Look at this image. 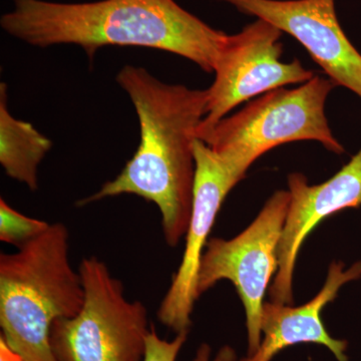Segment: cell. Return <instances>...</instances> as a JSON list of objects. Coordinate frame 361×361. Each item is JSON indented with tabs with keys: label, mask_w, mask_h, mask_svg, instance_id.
<instances>
[{
	"label": "cell",
	"mask_w": 361,
	"mask_h": 361,
	"mask_svg": "<svg viewBox=\"0 0 361 361\" xmlns=\"http://www.w3.org/2000/svg\"><path fill=\"white\" fill-rule=\"evenodd\" d=\"M116 82L134 104L141 141L118 177L77 205L123 194L141 197L160 209L164 238L176 247L191 219L194 142L206 115L208 90L165 84L144 68L129 65L118 73Z\"/></svg>",
	"instance_id": "1"
},
{
	"label": "cell",
	"mask_w": 361,
	"mask_h": 361,
	"mask_svg": "<svg viewBox=\"0 0 361 361\" xmlns=\"http://www.w3.org/2000/svg\"><path fill=\"white\" fill-rule=\"evenodd\" d=\"M13 4L0 20L4 32L42 49L78 45L90 61L104 47H147L183 56L211 73L228 37L175 0H13Z\"/></svg>",
	"instance_id": "2"
},
{
	"label": "cell",
	"mask_w": 361,
	"mask_h": 361,
	"mask_svg": "<svg viewBox=\"0 0 361 361\" xmlns=\"http://www.w3.org/2000/svg\"><path fill=\"white\" fill-rule=\"evenodd\" d=\"M84 300L63 223L51 224L14 253L0 255L1 341L21 361H59L51 345L52 323L77 315Z\"/></svg>",
	"instance_id": "3"
},
{
	"label": "cell",
	"mask_w": 361,
	"mask_h": 361,
	"mask_svg": "<svg viewBox=\"0 0 361 361\" xmlns=\"http://www.w3.org/2000/svg\"><path fill=\"white\" fill-rule=\"evenodd\" d=\"M337 87L329 78L315 75L296 89L270 90L224 118L201 141L208 145L241 177L261 156L287 142H319L332 153H344L332 134L325 104Z\"/></svg>",
	"instance_id": "4"
},
{
	"label": "cell",
	"mask_w": 361,
	"mask_h": 361,
	"mask_svg": "<svg viewBox=\"0 0 361 361\" xmlns=\"http://www.w3.org/2000/svg\"><path fill=\"white\" fill-rule=\"evenodd\" d=\"M84 305L52 323L51 345L59 361H144L152 325L142 301L125 295L122 281L96 256L82 259Z\"/></svg>",
	"instance_id": "5"
},
{
	"label": "cell",
	"mask_w": 361,
	"mask_h": 361,
	"mask_svg": "<svg viewBox=\"0 0 361 361\" xmlns=\"http://www.w3.org/2000/svg\"><path fill=\"white\" fill-rule=\"evenodd\" d=\"M289 203V191L275 192L246 230L230 240H209L202 256L197 294L200 297L221 280L234 284L245 308L248 356L262 341L263 300L277 273V249Z\"/></svg>",
	"instance_id": "6"
},
{
	"label": "cell",
	"mask_w": 361,
	"mask_h": 361,
	"mask_svg": "<svg viewBox=\"0 0 361 361\" xmlns=\"http://www.w3.org/2000/svg\"><path fill=\"white\" fill-rule=\"evenodd\" d=\"M281 30L257 18L236 35H228L208 89L206 115L197 130L201 140L233 109L252 97L315 77L298 59L281 61Z\"/></svg>",
	"instance_id": "7"
},
{
	"label": "cell",
	"mask_w": 361,
	"mask_h": 361,
	"mask_svg": "<svg viewBox=\"0 0 361 361\" xmlns=\"http://www.w3.org/2000/svg\"><path fill=\"white\" fill-rule=\"evenodd\" d=\"M194 155L196 176L186 246L182 262L157 312L159 322L176 334L190 331L192 312L199 298L197 279L209 234L226 197L244 179L201 140L194 142Z\"/></svg>",
	"instance_id": "8"
},
{
	"label": "cell",
	"mask_w": 361,
	"mask_h": 361,
	"mask_svg": "<svg viewBox=\"0 0 361 361\" xmlns=\"http://www.w3.org/2000/svg\"><path fill=\"white\" fill-rule=\"evenodd\" d=\"M288 33L336 85L361 97V54L337 18L336 0H226Z\"/></svg>",
	"instance_id": "9"
},
{
	"label": "cell",
	"mask_w": 361,
	"mask_h": 361,
	"mask_svg": "<svg viewBox=\"0 0 361 361\" xmlns=\"http://www.w3.org/2000/svg\"><path fill=\"white\" fill-rule=\"evenodd\" d=\"M288 213L278 245V270L269 295L272 302L293 303V274L304 240L325 218L361 207V149L334 177L319 185L308 184L300 173L288 176Z\"/></svg>",
	"instance_id": "10"
},
{
	"label": "cell",
	"mask_w": 361,
	"mask_h": 361,
	"mask_svg": "<svg viewBox=\"0 0 361 361\" xmlns=\"http://www.w3.org/2000/svg\"><path fill=\"white\" fill-rule=\"evenodd\" d=\"M361 277V261L344 270L342 262L329 266L322 290L303 305H285L266 302L263 305L261 331L263 339L258 350L240 361H271L280 351L299 343L322 344L338 361H348V342L334 338L323 324V308L336 298L339 289L349 281Z\"/></svg>",
	"instance_id": "11"
},
{
	"label": "cell",
	"mask_w": 361,
	"mask_h": 361,
	"mask_svg": "<svg viewBox=\"0 0 361 361\" xmlns=\"http://www.w3.org/2000/svg\"><path fill=\"white\" fill-rule=\"evenodd\" d=\"M52 142L32 123L18 120L7 106V85H0V164L11 179L30 191L39 189V167Z\"/></svg>",
	"instance_id": "12"
},
{
	"label": "cell",
	"mask_w": 361,
	"mask_h": 361,
	"mask_svg": "<svg viewBox=\"0 0 361 361\" xmlns=\"http://www.w3.org/2000/svg\"><path fill=\"white\" fill-rule=\"evenodd\" d=\"M45 221L27 217L0 199V240L20 248L49 229Z\"/></svg>",
	"instance_id": "13"
},
{
	"label": "cell",
	"mask_w": 361,
	"mask_h": 361,
	"mask_svg": "<svg viewBox=\"0 0 361 361\" xmlns=\"http://www.w3.org/2000/svg\"><path fill=\"white\" fill-rule=\"evenodd\" d=\"M189 331L177 334L173 341L161 339L152 325L148 338H147L146 355L144 361H176L180 349L187 341Z\"/></svg>",
	"instance_id": "14"
},
{
	"label": "cell",
	"mask_w": 361,
	"mask_h": 361,
	"mask_svg": "<svg viewBox=\"0 0 361 361\" xmlns=\"http://www.w3.org/2000/svg\"><path fill=\"white\" fill-rule=\"evenodd\" d=\"M192 361H237L236 353L231 346L225 345L219 349L217 355L211 358V348L207 343L201 344Z\"/></svg>",
	"instance_id": "15"
}]
</instances>
